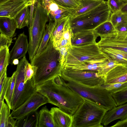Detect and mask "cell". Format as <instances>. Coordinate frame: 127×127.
I'll use <instances>...</instances> for the list:
<instances>
[{
	"instance_id": "4",
	"label": "cell",
	"mask_w": 127,
	"mask_h": 127,
	"mask_svg": "<svg viewBox=\"0 0 127 127\" xmlns=\"http://www.w3.org/2000/svg\"><path fill=\"white\" fill-rule=\"evenodd\" d=\"M48 15L42 0L34 4L32 23L29 29L28 53L30 61L36 54L48 21Z\"/></svg>"
},
{
	"instance_id": "6",
	"label": "cell",
	"mask_w": 127,
	"mask_h": 127,
	"mask_svg": "<svg viewBox=\"0 0 127 127\" xmlns=\"http://www.w3.org/2000/svg\"><path fill=\"white\" fill-rule=\"evenodd\" d=\"M28 62L25 56L21 59L17 65L11 110L19 107L32 95L37 92L36 86L34 83L33 77L26 83H24L25 68Z\"/></svg>"
},
{
	"instance_id": "33",
	"label": "cell",
	"mask_w": 127,
	"mask_h": 127,
	"mask_svg": "<svg viewBox=\"0 0 127 127\" xmlns=\"http://www.w3.org/2000/svg\"><path fill=\"white\" fill-rule=\"evenodd\" d=\"M110 21L114 27L120 24H127V14L121 11L112 13Z\"/></svg>"
},
{
	"instance_id": "52",
	"label": "cell",
	"mask_w": 127,
	"mask_h": 127,
	"mask_svg": "<svg viewBox=\"0 0 127 127\" xmlns=\"http://www.w3.org/2000/svg\"><path fill=\"white\" fill-rule=\"evenodd\" d=\"M28 6H30L31 0H25Z\"/></svg>"
},
{
	"instance_id": "28",
	"label": "cell",
	"mask_w": 127,
	"mask_h": 127,
	"mask_svg": "<svg viewBox=\"0 0 127 127\" xmlns=\"http://www.w3.org/2000/svg\"><path fill=\"white\" fill-rule=\"evenodd\" d=\"M56 23L55 21H50L48 24L46 25L41 42L36 54L40 53L47 47Z\"/></svg>"
},
{
	"instance_id": "5",
	"label": "cell",
	"mask_w": 127,
	"mask_h": 127,
	"mask_svg": "<svg viewBox=\"0 0 127 127\" xmlns=\"http://www.w3.org/2000/svg\"><path fill=\"white\" fill-rule=\"evenodd\" d=\"M68 86L84 99L97 103L107 111L117 106L112 94L104 85L91 87L73 81L67 82Z\"/></svg>"
},
{
	"instance_id": "25",
	"label": "cell",
	"mask_w": 127,
	"mask_h": 127,
	"mask_svg": "<svg viewBox=\"0 0 127 127\" xmlns=\"http://www.w3.org/2000/svg\"><path fill=\"white\" fill-rule=\"evenodd\" d=\"M38 127H55L52 114L46 106L39 112Z\"/></svg>"
},
{
	"instance_id": "43",
	"label": "cell",
	"mask_w": 127,
	"mask_h": 127,
	"mask_svg": "<svg viewBox=\"0 0 127 127\" xmlns=\"http://www.w3.org/2000/svg\"><path fill=\"white\" fill-rule=\"evenodd\" d=\"M70 11H64L57 15L54 17L52 21L56 22L59 21L64 18L70 15Z\"/></svg>"
},
{
	"instance_id": "12",
	"label": "cell",
	"mask_w": 127,
	"mask_h": 127,
	"mask_svg": "<svg viewBox=\"0 0 127 127\" xmlns=\"http://www.w3.org/2000/svg\"><path fill=\"white\" fill-rule=\"evenodd\" d=\"M27 6L25 0H8L0 4V17L14 18Z\"/></svg>"
},
{
	"instance_id": "27",
	"label": "cell",
	"mask_w": 127,
	"mask_h": 127,
	"mask_svg": "<svg viewBox=\"0 0 127 127\" xmlns=\"http://www.w3.org/2000/svg\"><path fill=\"white\" fill-rule=\"evenodd\" d=\"M30 16V6H27L13 18L16 23L17 29H21L25 27H28Z\"/></svg>"
},
{
	"instance_id": "2",
	"label": "cell",
	"mask_w": 127,
	"mask_h": 127,
	"mask_svg": "<svg viewBox=\"0 0 127 127\" xmlns=\"http://www.w3.org/2000/svg\"><path fill=\"white\" fill-rule=\"evenodd\" d=\"M31 62V64L37 68L33 77L36 86L60 76L63 67L60 51L54 47L50 39L46 48L36 54Z\"/></svg>"
},
{
	"instance_id": "11",
	"label": "cell",
	"mask_w": 127,
	"mask_h": 127,
	"mask_svg": "<svg viewBox=\"0 0 127 127\" xmlns=\"http://www.w3.org/2000/svg\"><path fill=\"white\" fill-rule=\"evenodd\" d=\"M112 13L107 1H104L89 12L92 29L94 30L103 23L110 20Z\"/></svg>"
},
{
	"instance_id": "17",
	"label": "cell",
	"mask_w": 127,
	"mask_h": 127,
	"mask_svg": "<svg viewBox=\"0 0 127 127\" xmlns=\"http://www.w3.org/2000/svg\"><path fill=\"white\" fill-rule=\"evenodd\" d=\"M55 127H72L73 116L59 108L52 107L50 110Z\"/></svg>"
},
{
	"instance_id": "39",
	"label": "cell",
	"mask_w": 127,
	"mask_h": 127,
	"mask_svg": "<svg viewBox=\"0 0 127 127\" xmlns=\"http://www.w3.org/2000/svg\"><path fill=\"white\" fill-rule=\"evenodd\" d=\"M53 44L54 47L58 50L62 47H65L68 49L72 46L71 42L63 38L57 42H53Z\"/></svg>"
},
{
	"instance_id": "24",
	"label": "cell",
	"mask_w": 127,
	"mask_h": 127,
	"mask_svg": "<svg viewBox=\"0 0 127 127\" xmlns=\"http://www.w3.org/2000/svg\"><path fill=\"white\" fill-rule=\"evenodd\" d=\"M39 112H32L17 120L16 127H38Z\"/></svg>"
},
{
	"instance_id": "46",
	"label": "cell",
	"mask_w": 127,
	"mask_h": 127,
	"mask_svg": "<svg viewBox=\"0 0 127 127\" xmlns=\"http://www.w3.org/2000/svg\"><path fill=\"white\" fill-rule=\"evenodd\" d=\"M113 127H127V118L121 120L111 126Z\"/></svg>"
},
{
	"instance_id": "44",
	"label": "cell",
	"mask_w": 127,
	"mask_h": 127,
	"mask_svg": "<svg viewBox=\"0 0 127 127\" xmlns=\"http://www.w3.org/2000/svg\"><path fill=\"white\" fill-rule=\"evenodd\" d=\"M68 49V48H66L62 47L60 48L58 50L60 52L61 61L63 66L65 59L67 55Z\"/></svg>"
},
{
	"instance_id": "20",
	"label": "cell",
	"mask_w": 127,
	"mask_h": 127,
	"mask_svg": "<svg viewBox=\"0 0 127 127\" xmlns=\"http://www.w3.org/2000/svg\"><path fill=\"white\" fill-rule=\"evenodd\" d=\"M0 107V127H16L17 120L12 117L9 107L4 101Z\"/></svg>"
},
{
	"instance_id": "10",
	"label": "cell",
	"mask_w": 127,
	"mask_h": 127,
	"mask_svg": "<svg viewBox=\"0 0 127 127\" xmlns=\"http://www.w3.org/2000/svg\"><path fill=\"white\" fill-rule=\"evenodd\" d=\"M97 43L99 48H111L127 53V32L117 31L101 37Z\"/></svg>"
},
{
	"instance_id": "50",
	"label": "cell",
	"mask_w": 127,
	"mask_h": 127,
	"mask_svg": "<svg viewBox=\"0 0 127 127\" xmlns=\"http://www.w3.org/2000/svg\"><path fill=\"white\" fill-rule=\"evenodd\" d=\"M121 11L123 13L127 14V2L122 7Z\"/></svg>"
},
{
	"instance_id": "47",
	"label": "cell",
	"mask_w": 127,
	"mask_h": 127,
	"mask_svg": "<svg viewBox=\"0 0 127 127\" xmlns=\"http://www.w3.org/2000/svg\"><path fill=\"white\" fill-rule=\"evenodd\" d=\"M115 28L117 31L127 32V24H123L118 25Z\"/></svg>"
},
{
	"instance_id": "54",
	"label": "cell",
	"mask_w": 127,
	"mask_h": 127,
	"mask_svg": "<svg viewBox=\"0 0 127 127\" xmlns=\"http://www.w3.org/2000/svg\"><path fill=\"white\" fill-rule=\"evenodd\" d=\"M123 1L125 2H127V0H122Z\"/></svg>"
},
{
	"instance_id": "42",
	"label": "cell",
	"mask_w": 127,
	"mask_h": 127,
	"mask_svg": "<svg viewBox=\"0 0 127 127\" xmlns=\"http://www.w3.org/2000/svg\"><path fill=\"white\" fill-rule=\"evenodd\" d=\"M70 11L60 7L57 10L53 11H51L48 15L49 20L52 21L54 17L57 14L62 13L65 11ZM71 11V10H70Z\"/></svg>"
},
{
	"instance_id": "40",
	"label": "cell",
	"mask_w": 127,
	"mask_h": 127,
	"mask_svg": "<svg viewBox=\"0 0 127 127\" xmlns=\"http://www.w3.org/2000/svg\"><path fill=\"white\" fill-rule=\"evenodd\" d=\"M10 77H7L4 82L2 89L0 90V107L4 101V96L8 87Z\"/></svg>"
},
{
	"instance_id": "26",
	"label": "cell",
	"mask_w": 127,
	"mask_h": 127,
	"mask_svg": "<svg viewBox=\"0 0 127 127\" xmlns=\"http://www.w3.org/2000/svg\"><path fill=\"white\" fill-rule=\"evenodd\" d=\"M70 17V15L58 22H56L55 26L50 38L53 43L58 41L62 38L64 30L69 20Z\"/></svg>"
},
{
	"instance_id": "45",
	"label": "cell",
	"mask_w": 127,
	"mask_h": 127,
	"mask_svg": "<svg viewBox=\"0 0 127 127\" xmlns=\"http://www.w3.org/2000/svg\"><path fill=\"white\" fill-rule=\"evenodd\" d=\"M60 7L57 3L52 1L50 4L47 9L46 10L48 15L50 12L54 11Z\"/></svg>"
},
{
	"instance_id": "41",
	"label": "cell",
	"mask_w": 127,
	"mask_h": 127,
	"mask_svg": "<svg viewBox=\"0 0 127 127\" xmlns=\"http://www.w3.org/2000/svg\"><path fill=\"white\" fill-rule=\"evenodd\" d=\"M12 42V37H10L3 34H0V47L6 46L9 47Z\"/></svg>"
},
{
	"instance_id": "48",
	"label": "cell",
	"mask_w": 127,
	"mask_h": 127,
	"mask_svg": "<svg viewBox=\"0 0 127 127\" xmlns=\"http://www.w3.org/2000/svg\"><path fill=\"white\" fill-rule=\"evenodd\" d=\"M7 69H6L2 75L0 76V90L2 89L6 78L7 77Z\"/></svg>"
},
{
	"instance_id": "55",
	"label": "cell",
	"mask_w": 127,
	"mask_h": 127,
	"mask_svg": "<svg viewBox=\"0 0 127 127\" xmlns=\"http://www.w3.org/2000/svg\"><path fill=\"white\" fill-rule=\"evenodd\" d=\"M125 64L127 66V63H126V64Z\"/></svg>"
},
{
	"instance_id": "21",
	"label": "cell",
	"mask_w": 127,
	"mask_h": 127,
	"mask_svg": "<svg viewBox=\"0 0 127 127\" xmlns=\"http://www.w3.org/2000/svg\"><path fill=\"white\" fill-rule=\"evenodd\" d=\"M17 28V25L13 18L6 17H0V33L12 37Z\"/></svg>"
},
{
	"instance_id": "23",
	"label": "cell",
	"mask_w": 127,
	"mask_h": 127,
	"mask_svg": "<svg viewBox=\"0 0 127 127\" xmlns=\"http://www.w3.org/2000/svg\"><path fill=\"white\" fill-rule=\"evenodd\" d=\"M102 53L119 64L127 63V53L115 49L109 48H99Z\"/></svg>"
},
{
	"instance_id": "19",
	"label": "cell",
	"mask_w": 127,
	"mask_h": 127,
	"mask_svg": "<svg viewBox=\"0 0 127 127\" xmlns=\"http://www.w3.org/2000/svg\"><path fill=\"white\" fill-rule=\"evenodd\" d=\"M81 5L77 9L70 11V16L74 17L90 11L100 5L103 0H79Z\"/></svg>"
},
{
	"instance_id": "35",
	"label": "cell",
	"mask_w": 127,
	"mask_h": 127,
	"mask_svg": "<svg viewBox=\"0 0 127 127\" xmlns=\"http://www.w3.org/2000/svg\"><path fill=\"white\" fill-rule=\"evenodd\" d=\"M106 57L108 60V62L105 65L100 68L97 72L99 76L103 77L111 69L118 65L120 64L108 57Z\"/></svg>"
},
{
	"instance_id": "29",
	"label": "cell",
	"mask_w": 127,
	"mask_h": 127,
	"mask_svg": "<svg viewBox=\"0 0 127 127\" xmlns=\"http://www.w3.org/2000/svg\"><path fill=\"white\" fill-rule=\"evenodd\" d=\"M94 30L97 36L100 37L108 35L117 31L110 20L102 24Z\"/></svg>"
},
{
	"instance_id": "38",
	"label": "cell",
	"mask_w": 127,
	"mask_h": 127,
	"mask_svg": "<svg viewBox=\"0 0 127 127\" xmlns=\"http://www.w3.org/2000/svg\"><path fill=\"white\" fill-rule=\"evenodd\" d=\"M37 68L36 67L32 65L28 62L27 63L25 69V83L32 78L35 74Z\"/></svg>"
},
{
	"instance_id": "37",
	"label": "cell",
	"mask_w": 127,
	"mask_h": 127,
	"mask_svg": "<svg viewBox=\"0 0 127 127\" xmlns=\"http://www.w3.org/2000/svg\"><path fill=\"white\" fill-rule=\"evenodd\" d=\"M107 1L112 13L121 11L122 7L127 3L122 0H108Z\"/></svg>"
},
{
	"instance_id": "8",
	"label": "cell",
	"mask_w": 127,
	"mask_h": 127,
	"mask_svg": "<svg viewBox=\"0 0 127 127\" xmlns=\"http://www.w3.org/2000/svg\"><path fill=\"white\" fill-rule=\"evenodd\" d=\"M60 76L67 82L73 81L83 85L95 87L104 85V77L97 72L67 69L63 68Z\"/></svg>"
},
{
	"instance_id": "30",
	"label": "cell",
	"mask_w": 127,
	"mask_h": 127,
	"mask_svg": "<svg viewBox=\"0 0 127 127\" xmlns=\"http://www.w3.org/2000/svg\"><path fill=\"white\" fill-rule=\"evenodd\" d=\"M9 58V48L6 46L0 47V76L7 69Z\"/></svg>"
},
{
	"instance_id": "14",
	"label": "cell",
	"mask_w": 127,
	"mask_h": 127,
	"mask_svg": "<svg viewBox=\"0 0 127 127\" xmlns=\"http://www.w3.org/2000/svg\"><path fill=\"white\" fill-rule=\"evenodd\" d=\"M103 85L127 81V66L120 64L109 71L104 77Z\"/></svg>"
},
{
	"instance_id": "34",
	"label": "cell",
	"mask_w": 127,
	"mask_h": 127,
	"mask_svg": "<svg viewBox=\"0 0 127 127\" xmlns=\"http://www.w3.org/2000/svg\"><path fill=\"white\" fill-rule=\"evenodd\" d=\"M112 95L117 106L127 102V89Z\"/></svg>"
},
{
	"instance_id": "31",
	"label": "cell",
	"mask_w": 127,
	"mask_h": 127,
	"mask_svg": "<svg viewBox=\"0 0 127 127\" xmlns=\"http://www.w3.org/2000/svg\"><path fill=\"white\" fill-rule=\"evenodd\" d=\"M16 77V73L15 71L10 77L9 84L4 96V99L6 102V104L11 109L15 88Z\"/></svg>"
},
{
	"instance_id": "56",
	"label": "cell",
	"mask_w": 127,
	"mask_h": 127,
	"mask_svg": "<svg viewBox=\"0 0 127 127\" xmlns=\"http://www.w3.org/2000/svg\"></svg>"
},
{
	"instance_id": "53",
	"label": "cell",
	"mask_w": 127,
	"mask_h": 127,
	"mask_svg": "<svg viewBox=\"0 0 127 127\" xmlns=\"http://www.w3.org/2000/svg\"><path fill=\"white\" fill-rule=\"evenodd\" d=\"M8 0H0V4Z\"/></svg>"
},
{
	"instance_id": "36",
	"label": "cell",
	"mask_w": 127,
	"mask_h": 127,
	"mask_svg": "<svg viewBox=\"0 0 127 127\" xmlns=\"http://www.w3.org/2000/svg\"><path fill=\"white\" fill-rule=\"evenodd\" d=\"M106 89L112 94L127 89V81L105 86Z\"/></svg>"
},
{
	"instance_id": "22",
	"label": "cell",
	"mask_w": 127,
	"mask_h": 127,
	"mask_svg": "<svg viewBox=\"0 0 127 127\" xmlns=\"http://www.w3.org/2000/svg\"><path fill=\"white\" fill-rule=\"evenodd\" d=\"M108 62V60L106 61L98 63H85L66 64L64 65L63 68L74 70L98 72L101 68L106 64Z\"/></svg>"
},
{
	"instance_id": "1",
	"label": "cell",
	"mask_w": 127,
	"mask_h": 127,
	"mask_svg": "<svg viewBox=\"0 0 127 127\" xmlns=\"http://www.w3.org/2000/svg\"><path fill=\"white\" fill-rule=\"evenodd\" d=\"M65 81L57 76L37 86V92L46 97L48 103L72 116L84 99L70 88Z\"/></svg>"
},
{
	"instance_id": "7",
	"label": "cell",
	"mask_w": 127,
	"mask_h": 127,
	"mask_svg": "<svg viewBox=\"0 0 127 127\" xmlns=\"http://www.w3.org/2000/svg\"><path fill=\"white\" fill-rule=\"evenodd\" d=\"M108 60L101 51L97 42L80 46L72 45L68 49L64 65L98 63Z\"/></svg>"
},
{
	"instance_id": "13",
	"label": "cell",
	"mask_w": 127,
	"mask_h": 127,
	"mask_svg": "<svg viewBox=\"0 0 127 127\" xmlns=\"http://www.w3.org/2000/svg\"><path fill=\"white\" fill-rule=\"evenodd\" d=\"M29 46L27 36L24 32L20 34L10 53L9 63L12 64L13 60L19 59L25 56Z\"/></svg>"
},
{
	"instance_id": "9",
	"label": "cell",
	"mask_w": 127,
	"mask_h": 127,
	"mask_svg": "<svg viewBox=\"0 0 127 127\" xmlns=\"http://www.w3.org/2000/svg\"><path fill=\"white\" fill-rule=\"evenodd\" d=\"M48 103L47 98L40 93L36 92L17 109L12 110V117L18 120L32 112L37 111L41 106Z\"/></svg>"
},
{
	"instance_id": "15",
	"label": "cell",
	"mask_w": 127,
	"mask_h": 127,
	"mask_svg": "<svg viewBox=\"0 0 127 127\" xmlns=\"http://www.w3.org/2000/svg\"><path fill=\"white\" fill-rule=\"evenodd\" d=\"M98 37L93 30H87L78 32L73 34L71 43L73 46H80L96 42Z\"/></svg>"
},
{
	"instance_id": "18",
	"label": "cell",
	"mask_w": 127,
	"mask_h": 127,
	"mask_svg": "<svg viewBox=\"0 0 127 127\" xmlns=\"http://www.w3.org/2000/svg\"><path fill=\"white\" fill-rule=\"evenodd\" d=\"M89 12L74 17L70 15V26L73 34L87 30H92L90 22Z\"/></svg>"
},
{
	"instance_id": "49",
	"label": "cell",
	"mask_w": 127,
	"mask_h": 127,
	"mask_svg": "<svg viewBox=\"0 0 127 127\" xmlns=\"http://www.w3.org/2000/svg\"><path fill=\"white\" fill-rule=\"evenodd\" d=\"M43 4L45 8L47 10L50 3L52 1V0H42Z\"/></svg>"
},
{
	"instance_id": "3",
	"label": "cell",
	"mask_w": 127,
	"mask_h": 127,
	"mask_svg": "<svg viewBox=\"0 0 127 127\" xmlns=\"http://www.w3.org/2000/svg\"><path fill=\"white\" fill-rule=\"evenodd\" d=\"M107 111L99 104L84 99L72 115V127H102V119Z\"/></svg>"
},
{
	"instance_id": "16",
	"label": "cell",
	"mask_w": 127,
	"mask_h": 127,
	"mask_svg": "<svg viewBox=\"0 0 127 127\" xmlns=\"http://www.w3.org/2000/svg\"><path fill=\"white\" fill-rule=\"evenodd\" d=\"M127 118V103L115 107L107 111L102 121L103 126H106L118 119L122 120Z\"/></svg>"
},
{
	"instance_id": "51",
	"label": "cell",
	"mask_w": 127,
	"mask_h": 127,
	"mask_svg": "<svg viewBox=\"0 0 127 127\" xmlns=\"http://www.w3.org/2000/svg\"><path fill=\"white\" fill-rule=\"evenodd\" d=\"M19 61L18 59H16L14 60L13 62V64L14 65H17L19 63Z\"/></svg>"
},
{
	"instance_id": "32",
	"label": "cell",
	"mask_w": 127,
	"mask_h": 127,
	"mask_svg": "<svg viewBox=\"0 0 127 127\" xmlns=\"http://www.w3.org/2000/svg\"><path fill=\"white\" fill-rule=\"evenodd\" d=\"M60 7L69 10L75 9L81 3L79 0H52Z\"/></svg>"
}]
</instances>
